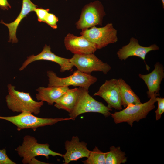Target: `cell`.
<instances>
[{
    "mask_svg": "<svg viewBox=\"0 0 164 164\" xmlns=\"http://www.w3.org/2000/svg\"><path fill=\"white\" fill-rule=\"evenodd\" d=\"M8 94L5 97L8 108L13 112H29L35 115L40 112L43 101H34L29 93L17 91L15 87L9 84L7 86Z\"/></svg>",
    "mask_w": 164,
    "mask_h": 164,
    "instance_id": "cell-1",
    "label": "cell"
},
{
    "mask_svg": "<svg viewBox=\"0 0 164 164\" xmlns=\"http://www.w3.org/2000/svg\"><path fill=\"white\" fill-rule=\"evenodd\" d=\"M159 96V93L155 94L145 103L129 104L125 109L111 114L114 122L116 124L127 122L132 127L134 121L138 122L140 120L145 118L148 113L155 108L154 104L156 102V97Z\"/></svg>",
    "mask_w": 164,
    "mask_h": 164,
    "instance_id": "cell-2",
    "label": "cell"
},
{
    "mask_svg": "<svg viewBox=\"0 0 164 164\" xmlns=\"http://www.w3.org/2000/svg\"><path fill=\"white\" fill-rule=\"evenodd\" d=\"M48 143H39L33 136L27 135L23 138L21 145L15 149L19 156L22 158V163L29 164L31 159L38 156H43L48 159L50 155L63 157V155L55 152L49 148Z\"/></svg>",
    "mask_w": 164,
    "mask_h": 164,
    "instance_id": "cell-3",
    "label": "cell"
},
{
    "mask_svg": "<svg viewBox=\"0 0 164 164\" xmlns=\"http://www.w3.org/2000/svg\"><path fill=\"white\" fill-rule=\"evenodd\" d=\"M79 94L76 103L72 111L69 113L70 118L74 120L79 115L87 112H96L102 114L106 117L111 115V109L105 105L91 96L88 90L79 87Z\"/></svg>",
    "mask_w": 164,
    "mask_h": 164,
    "instance_id": "cell-4",
    "label": "cell"
},
{
    "mask_svg": "<svg viewBox=\"0 0 164 164\" xmlns=\"http://www.w3.org/2000/svg\"><path fill=\"white\" fill-rule=\"evenodd\" d=\"M0 119L8 121L17 127L18 131L25 129H32L34 131L39 127L47 125H52L57 123L72 120L70 118H41L36 117L29 112H22L14 116L3 117L0 116Z\"/></svg>",
    "mask_w": 164,
    "mask_h": 164,
    "instance_id": "cell-5",
    "label": "cell"
},
{
    "mask_svg": "<svg viewBox=\"0 0 164 164\" xmlns=\"http://www.w3.org/2000/svg\"><path fill=\"white\" fill-rule=\"evenodd\" d=\"M49 83L48 87H68L73 86L82 87L87 90L97 80V78L90 74L83 73L77 70L73 74L65 77H58L52 70L47 72Z\"/></svg>",
    "mask_w": 164,
    "mask_h": 164,
    "instance_id": "cell-6",
    "label": "cell"
},
{
    "mask_svg": "<svg viewBox=\"0 0 164 164\" xmlns=\"http://www.w3.org/2000/svg\"><path fill=\"white\" fill-rule=\"evenodd\" d=\"M80 35L93 43L97 49H102L118 40L117 31L111 23L103 27L94 26L89 29L82 30Z\"/></svg>",
    "mask_w": 164,
    "mask_h": 164,
    "instance_id": "cell-7",
    "label": "cell"
},
{
    "mask_svg": "<svg viewBox=\"0 0 164 164\" xmlns=\"http://www.w3.org/2000/svg\"><path fill=\"white\" fill-rule=\"evenodd\" d=\"M105 15L104 6L100 1L90 2L83 8L79 19L76 23V27L83 30L96 25L101 26Z\"/></svg>",
    "mask_w": 164,
    "mask_h": 164,
    "instance_id": "cell-8",
    "label": "cell"
},
{
    "mask_svg": "<svg viewBox=\"0 0 164 164\" xmlns=\"http://www.w3.org/2000/svg\"><path fill=\"white\" fill-rule=\"evenodd\" d=\"M73 66L83 73L90 74L93 71H100L106 74L111 69V66L97 58L94 53L74 54L70 59Z\"/></svg>",
    "mask_w": 164,
    "mask_h": 164,
    "instance_id": "cell-9",
    "label": "cell"
},
{
    "mask_svg": "<svg viewBox=\"0 0 164 164\" xmlns=\"http://www.w3.org/2000/svg\"><path fill=\"white\" fill-rule=\"evenodd\" d=\"M94 96H99L103 99L108 104L107 107L116 110L122 109L121 98L117 79H112L106 80Z\"/></svg>",
    "mask_w": 164,
    "mask_h": 164,
    "instance_id": "cell-10",
    "label": "cell"
},
{
    "mask_svg": "<svg viewBox=\"0 0 164 164\" xmlns=\"http://www.w3.org/2000/svg\"><path fill=\"white\" fill-rule=\"evenodd\" d=\"M46 60L51 61L58 64L60 67L61 73L71 70L74 67L70 59L59 56L52 52L50 46L45 45L42 51L36 55H32L27 57L19 70H24L31 63L37 60Z\"/></svg>",
    "mask_w": 164,
    "mask_h": 164,
    "instance_id": "cell-11",
    "label": "cell"
},
{
    "mask_svg": "<svg viewBox=\"0 0 164 164\" xmlns=\"http://www.w3.org/2000/svg\"><path fill=\"white\" fill-rule=\"evenodd\" d=\"M159 49V47L155 44L149 46H142L139 44L137 39L132 37L128 44L119 49L117 55L121 61L125 60L130 56H135L141 58L146 63L145 58L147 54L150 51Z\"/></svg>",
    "mask_w": 164,
    "mask_h": 164,
    "instance_id": "cell-12",
    "label": "cell"
},
{
    "mask_svg": "<svg viewBox=\"0 0 164 164\" xmlns=\"http://www.w3.org/2000/svg\"><path fill=\"white\" fill-rule=\"evenodd\" d=\"M64 144L66 151L63 156L64 164L83 158H87L91 151L87 148V143L84 141L80 142L77 136H73L70 141L66 140Z\"/></svg>",
    "mask_w": 164,
    "mask_h": 164,
    "instance_id": "cell-13",
    "label": "cell"
},
{
    "mask_svg": "<svg viewBox=\"0 0 164 164\" xmlns=\"http://www.w3.org/2000/svg\"><path fill=\"white\" fill-rule=\"evenodd\" d=\"M64 43L66 49L74 54L94 53L97 50L95 45L84 36L70 33L65 37Z\"/></svg>",
    "mask_w": 164,
    "mask_h": 164,
    "instance_id": "cell-14",
    "label": "cell"
},
{
    "mask_svg": "<svg viewBox=\"0 0 164 164\" xmlns=\"http://www.w3.org/2000/svg\"><path fill=\"white\" fill-rule=\"evenodd\" d=\"M138 76L146 84L148 91L147 97L150 98L155 94L159 93L160 84L164 78V69L163 65L159 62L154 65V69L150 73L146 74H139Z\"/></svg>",
    "mask_w": 164,
    "mask_h": 164,
    "instance_id": "cell-15",
    "label": "cell"
},
{
    "mask_svg": "<svg viewBox=\"0 0 164 164\" xmlns=\"http://www.w3.org/2000/svg\"><path fill=\"white\" fill-rule=\"evenodd\" d=\"M37 6L30 0H22L21 10L16 19L13 22L9 23H5L2 20L0 23L8 27L9 32V42L16 43L18 40L16 37V32L18 27L21 20L30 12L34 11Z\"/></svg>",
    "mask_w": 164,
    "mask_h": 164,
    "instance_id": "cell-16",
    "label": "cell"
},
{
    "mask_svg": "<svg viewBox=\"0 0 164 164\" xmlns=\"http://www.w3.org/2000/svg\"><path fill=\"white\" fill-rule=\"evenodd\" d=\"M69 89L68 87H39L36 89L38 101L46 102L48 104L52 105Z\"/></svg>",
    "mask_w": 164,
    "mask_h": 164,
    "instance_id": "cell-17",
    "label": "cell"
},
{
    "mask_svg": "<svg viewBox=\"0 0 164 164\" xmlns=\"http://www.w3.org/2000/svg\"><path fill=\"white\" fill-rule=\"evenodd\" d=\"M79 88H69L55 102L54 106L59 109L65 110L69 113L74 108L77 100Z\"/></svg>",
    "mask_w": 164,
    "mask_h": 164,
    "instance_id": "cell-18",
    "label": "cell"
},
{
    "mask_svg": "<svg viewBox=\"0 0 164 164\" xmlns=\"http://www.w3.org/2000/svg\"><path fill=\"white\" fill-rule=\"evenodd\" d=\"M117 81L122 106L125 108L129 104L142 103L138 97L124 80L120 78Z\"/></svg>",
    "mask_w": 164,
    "mask_h": 164,
    "instance_id": "cell-19",
    "label": "cell"
},
{
    "mask_svg": "<svg viewBox=\"0 0 164 164\" xmlns=\"http://www.w3.org/2000/svg\"><path fill=\"white\" fill-rule=\"evenodd\" d=\"M110 151L107 152L105 160L106 164H120L125 163L127 160L125 153L121 149L120 146H112Z\"/></svg>",
    "mask_w": 164,
    "mask_h": 164,
    "instance_id": "cell-20",
    "label": "cell"
},
{
    "mask_svg": "<svg viewBox=\"0 0 164 164\" xmlns=\"http://www.w3.org/2000/svg\"><path fill=\"white\" fill-rule=\"evenodd\" d=\"M107 152H103L95 146L91 151L87 159L82 162L84 164H106Z\"/></svg>",
    "mask_w": 164,
    "mask_h": 164,
    "instance_id": "cell-21",
    "label": "cell"
},
{
    "mask_svg": "<svg viewBox=\"0 0 164 164\" xmlns=\"http://www.w3.org/2000/svg\"><path fill=\"white\" fill-rule=\"evenodd\" d=\"M156 102L158 103V108L155 111L156 119L159 120L164 112V98L157 97Z\"/></svg>",
    "mask_w": 164,
    "mask_h": 164,
    "instance_id": "cell-22",
    "label": "cell"
},
{
    "mask_svg": "<svg viewBox=\"0 0 164 164\" xmlns=\"http://www.w3.org/2000/svg\"><path fill=\"white\" fill-rule=\"evenodd\" d=\"M58 21V18L54 14L48 13L45 19V22L54 29L57 28V23Z\"/></svg>",
    "mask_w": 164,
    "mask_h": 164,
    "instance_id": "cell-23",
    "label": "cell"
},
{
    "mask_svg": "<svg viewBox=\"0 0 164 164\" xmlns=\"http://www.w3.org/2000/svg\"><path fill=\"white\" fill-rule=\"evenodd\" d=\"M49 10V9H44L41 8H36L34 11L37 15L38 21L45 22V18Z\"/></svg>",
    "mask_w": 164,
    "mask_h": 164,
    "instance_id": "cell-24",
    "label": "cell"
},
{
    "mask_svg": "<svg viewBox=\"0 0 164 164\" xmlns=\"http://www.w3.org/2000/svg\"><path fill=\"white\" fill-rule=\"evenodd\" d=\"M11 160L6 154L5 148L0 149V164H16Z\"/></svg>",
    "mask_w": 164,
    "mask_h": 164,
    "instance_id": "cell-25",
    "label": "cell"
},
{
    "mask_svg": "<svg viewBox=\"0 0 164 164\" xmlns=\"http://www.w3.org/2000/svg\"><path fill=\"white\" fill-rule=\"evenodd\" d=\"M0 8L3 10H8L11 8V6L7 0H0Z\"/></svg>",
    "mask_w": 164,
    "mask_h": 164,
    "instance_id": "cell-26",
    "label": "cell"
},
{
    "mask_svg": "<svg viewBox=\"0 0 164 164\" xmlns=\"http://www.w3.org/2000/svg\"><path fill=\"white\" fill-rule=\"evenodd\" d=\"M49 164L42 162L37 159L35 157L32 158L29 162V164Z\"/></svg>",
    "mask_w": 164,
    "mask_h": 164,
    "instance_id": "cell-27",
    "label": "cell"
},
{
    "mask_svg": "<svg viewBox=\"0 0 164 164\" xmlns=\"http://www.w3.org/2000/svg\"><path fill=\"white\" fill-rule=\"evenodd\" d=\"M162 3V7L164 8V0H161Z\"/></svg>",
    "mask_w": 164,
    "mask_h": 164,
    "instance_id": "cell-28",
    "label": "cell"
}]
</instances>
